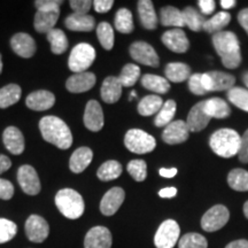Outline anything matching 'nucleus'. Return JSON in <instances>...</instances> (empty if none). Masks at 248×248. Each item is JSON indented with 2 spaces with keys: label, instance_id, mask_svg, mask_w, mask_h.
Masks as SVG:
<instances>
[{
  "label": "nucleus",
  "instance_id": "603ef678",
  "mask_svg": "<svg viewBox=\"0 0 248 248\" xmlns=\"http://www.w3.org/2000/svg\"><path fill=\"white\" fill-rule=\"evenodd\" d=\"M239 160L243 163H248V130L241 136L240 140V148H239Z\"/></svg>",
  "mask_w": 248,
  "mask_h": 248
},
{
  "label": "nucleus",
  "instance_id": "7c9ffc66",
  "mask_svg": "<svg viewBox=\"0 0 248 248\" xmlns=\"http://www.w3.org/2000/svg\"><path fill=\"white\" fill-rule=\"evenodd\" d=\"M141 85L152 92L157 93V94H164L170 89L168 79L157 75H152V74H146L141 77Z\"/></svg>",
  "mask_w": 248,
  "mask_h": 248
},
{
  "label": "nucleus",
  "instance_id": "a211bd4d",
  "mask_svg": "<svg viewBox=\"0 0 248 248\" xmlns=\"http://www.w3.org/2000/svg\"><path fill=\"white\" fill-rule=\"evenodd\" d=\"M97 77L93 73L84 71L71 75L66 82V88L71 93L88 92L95 85Z\"/></svg>",
  "mask_w": 248,
  "mask_h": 248
},
{
  "label": "nucleus",
  "instance_id": "4be33fe9",
  "mask_svg": "<svg viewBox=\"0 0 248 248\" xmlns=\"http://www.w3.org/2000/svg\"><path fill=\"white\" fill-rule=\"evenodd\" d=\"M59 16H60V9L54 11H37L33 21V28L37 32L47 33L54 29Z\"/></svg>",
  "mask_w": 248,
  "mask_h": 248
},
{
  "label": "nucleus",
  "instance_id": "37998d69",
  "mask_svg": "<svg viewBox=\"0 0 248 248\" xmlns=\"http://www.w3.org/2000/svg\"><path fill=\"white\" fill-rule=\"evenodd\" d=\"M208 241L202 234L191 232L183 235L178 240V248H207Z\"/></svg>",
  "mask_w": 248,
  "mask_h": 248
},
{
  "label": "nucleus",
  "instance_id": "f8f14e48",
  "mask_svg": "<svg viewBox=\"0 0 248 248\" xmlns=\"http://www.w3.org/2000/svg\"><path fill=\"white\" fill-rule=\"evenodd\" d=\"M113 237L106 226L90 229L84 238V248H111Z\"/></svg>",
  "mask_w": 248,
  "mask_h": 248
},
{
  "label": "nucleus",
  "instance_id": "9d476101",
  "mask_svg": "<svg viewBox=\"0 0 248 248\" xmlns=\"http://www.w3.org/2000/svg\"><path fill=\"white\" fill-rule=\"evenodd\" d=\"M17 182L22 191L28 195H37L42 190L38 173L36 169L29 164H23L18 168Z\"/></svg>",
  "mask_w": 248,
  "mask_h": 248
},
{
  "label": "nucleus",
  "instance_id": "c85d7f7f",
  "mask_svg": "<svg viewBox=\"0 0 248 248\" xmlns=\"http://www.w3.org/2000/svg\"><path fill=\"white\" fill-rule=\"evenodd\" d=\"M160 17L161 23L164 27H175L179 29V28L185 26L183 12L173 7V6H166V7L161 8Z\"/></svg>",
  "mask_w": 248,
  "mask_h": 248
},
{
  "label": "nucleus",
  "instance_id": "72a5a7b5",
  "mask_svg": "<svg viewBox=\"0 0 248 248\" xmlns=\"http://www.w3.org/2000/svg\"><path fill=\"white\" fill-rule=\"evenodd\" d=\"M22 90L17 84H8L0 89V108L5 109L13 105L21 99Z\"/></svg>",
  "mask_w": 248,
  "mask_h": 248
},
{
  "label": "nucleus",
  "instance_id": "0e129e2a",
  "mask_svg": "<svg viewBox=\"0 0 248 248\" xmlns=\"http://www.w3.org/2000/svg\"><path fill=\"white\" fill-rule=\"evenodd\" d=\"M244 214H245V217L248 219V201H246L244 204Z\"/></svg>",
  "mask_w": 248,
  "mask_h": 248
},
{
  "label": "nucleus",
  "instance_id": "20e7f679",
  "mask_svg": "<svg viewBox=\"0 0 248 248\" xmlns=\"http://www.w3.org/2000/svg\"><path fill=\"white\" fill-rule=\"evenodd\" d=\"M55 206L68 219H77L84 214V199L73 188H62L55 195Z\"/></svg>",
  "mask_w": 248,
  "mask_h": 248
},
{
  "label": "nucleus",
  "instance_id": "4468645a",
  "mask_svg": "<svg viewBox=\"0 0 248 248\" xmlns=\"http://www.w3.org/2000/svg\"><path fill=\"white\" fill-rule=\"evenodd\" d=\"M125 199V192L121 187H111L102 197L100 202V212L105 216H113Z\"/></svg>",
  "mask_w": 248,
  "mask_h": 248
},
{
  "label": "nucleus",
  "instance_id": "a18cd8bd",
  "mask_svg": "<svg viewBox=\"0 0 248 248\" xmlns=\"http://www.w3.org/2000/svg\"><path fill=\"white\" fill-rule=\"evenodd\" d=\"M128 172L136 182H144L147 177V164L144 160L130 161Z\"/></svg>",
  "mask_w": 248,
  "mask_h": 248
},
{
  "label": "nucleus",
  "instance_id": "c756f323",
  "mask_svg": "<svg viewBox=\"0 0 248 248\" xmlns=\"http://www.w3.org/2000/svg\"><path fill=\"white\" fill-rule=\"evenodd\" d=\"M46 36H47V40L49 45H51L52 53L60 55L63 54L64 52L67 51L68 46H69V42H68L66 33H64L61 29L54 28L53 30H51L49 32L46 33Z\"/></svg>",
  "mask_w": 248,
  "mask_h": 248
},
{
  "label": "nucleus",
  "instance_id": "ddd939ff",
  "mask_svg": "<svg viewBox=\"0 0 248 248\" xmlns=\"http://www.w3.org/2000/svg\"><path fill=\"white\" fill-rule=\"evenodd\" d=\"M83 121H84L85 128L90 131L98 132L104 128V111L97 100H90L86 104Z\"/></svg>",
  "mask_w": 248,
  "mask_h": 248
},
{
  "label": "nucleus",
  "instance_id": "423d86ee",
  "mask_svg": "<svg viewBox=\"0 0 248 248\" xmlns=\"http://www.w3.org/2000/svg\"><path fill=\"white\" fill-rule=\"evenodd\" d=\"M124 145L130 152L136 154L151 153L156 147L153 136L140 129H131L125 133Z\"/></svg>",
  "mask_w": 248,
  "mask_h": 248
},
{
  "label": "nucleus",
  "instance_id": "f3484780",
  "mask_svg": "<svg viewBox=\"0 0 248 248\" xmlns=\"http://www.w3.org/2000/svg\"><path fill=\"white\" fill-rule=\"evenodd\" d=\"M162 43L175 53H185L190 47V42L182 29L168 30L162 35Z\"/></svg>",
  "mask_w": 248,
  "mask_h": 248
},
{
  "label": "nucleus",
  "instance_id": "1a4fd4ad",
  "mask_svg": "<svg viewBox=\"0 0 248 248\" xmlns=\"http://www.w3.org/2000/svg\"><path fill=\"white\" fill-rule=\"evenodd\" d=\"M27 238L36 244H42L48 238L49 225L44 217L39 215H30L24 225Z\"/></svg>",
  "mask_w": 248,
  "mask_h": 248
},
{
  "label": "nucleus",
  "instance_id": "6e6d98bb",
  "mask_svg": "<svg viewBox=\"0 0 248 248\" xmlns=\"http://www.w3.org/2000/svg\"><path fill=\"white\" fill-rule=\"evenodd\" d=\"M238 21H239L240 26L244 28L248 35V8H245L239 12V14H238Z\"/></svg>",
  "mask_w": 248,
  "mask_h": 248
},
{
  "label": "nucleus",
  "instance_id": "4c0bfd02",
  "mask_svg": "<svg viewBox=\"0 0 248 248\" xmlns=\"http://www.w3.org/2000/svg\"><path fill=\"white\" fill-rule=\"evenodd\" d=\"M115 28L121 33H131L135 29L132 13L128 8H120L116 12Z\"/></svg>",
  "mask_w": 248,
  "mask_h": 248
},
{
  "label": "nucleus",
  "instance_id": "79ce46f5",
  "mask_svg": "<svg viewBox=\"0 0 248 248\" xmlns=\"http://www.w3.org/2000/svg\"><path fill=\"white\" fill-rule=\"evenodd\" d=\"M183 16H184L185 26H187L192 31H195V32L202 29L204 21H206L202 17V15L193 7H186L183 11Z\"/></svg>",
  "mask_w": 248,
  "mask_h": 248
},
{
  "label": "nucleus",
  "instance_id": "bb28decb",
  "mask_svg": "<svg viewBox=\"0 0 248 248\" xmlns=\"http://www.w3.org/2000/svg\"><path fill=\"white\" fill-rule=\"evenodd\" d=\"M203 109L210 119H226L230 115V106L219 98H212L203 101Z\"/></svg>",
  "mask_w": 248,
  "mask_h": 248
},
{
  "label": "nucleus",
  "instance_id": "bf43d9fd",
  "mask_svg": "<svg viewBox=\"0 0 248 248\" xmlns=\"http://www.w3.org/2000/svg\"><path fill=\"white\" fill-rule=\"evenodd\" d=\"M160 172V176H162V177H166V178H172L173 176L177 175V169L176 168H161L159 170Z\"/></svg>",
  "mask_w": 248,
  "mask_h": 248
},
{
  "label": "nucleus",
  "instance_id": "49530a36",
  "mask_svg": "<svg viewBox=\"0 0 248 248\" xmlns=\"http://www.w3.org/2000/svg\"><path fill=\"white\" fill-rule=\"evenodd\" d=\"M17 233V225L7 218H0V245L11 241Z\"/></svg>",
  "mask_w": 248,
  "mask_h": 248
},
{
  "label": "nucleus",
  "instance_id": "e2e57ef3",
  "mask_svg": "<svg viewBox=\"0 0 248 248\" xmlns=\"http://www.w3.org/2000/svg\"><path fill=\"white\" fill-rule=\"evenodd\" d=\"M235 4H237V2H235L234 0H221V6H222V8H224V9L233 8Z\"/></svg>",
  "mask_w": 248,
  "mask_h": 248
},
{
  "label": "nucleus",
  "instance_id": "9b49d317",
  "mask_svg": "<svg viewBox=\"0 0 248 248\" xmlns=\"http://www.w3.org/2000/svg\"><path fill=\"white\" fill-rule=\"evenodd\" d=\"M130 55L138 63L150 67H159L160 60L156 51L146 42H136L130 46Z\"/></svg>",
  "mask_w": 248,
  "mask_h": 248
},
{
  "label": "nucleus",
  "instance_id": "c9c22d12",
  "mask_svg": "<svg viewBox=\"0 0 248 248\" xmlns=\"http://www.w3.org/2000/svg\"><path fill=\"white\" fill-rule=\"evenodd\" d=\"M176 109H177V105L171 99L163 102V106L161 107L154 120L155 125L161 128V126H167L168 124L171 123L173 116L176 114Z\"/></svg>",
  "mask_w": 248,
  "mask_h": 248
},
{
  "label": "nucleus",
  "instance_id": "2f4dec72",
  "mask_svg": "<svg viewBox=\"0 0 248 248\" xmlns=\"http://www.w3.org/2000/svg\"><path fill=\"white\" fill-rule=\"evenodd\" d=\"M208 75L212 79V91H226L234 88L235 77L223 71H209Z\"/></svg>",
  "mask_w": 248,
  "mask_h": 248
},
{
  "label": "nucleus",
  "instance_id": "8fccbe9b",
  "mask_svg": "<svg viewBox=\"0 0 248 248\" xmlns=\"http://www.w3.org/2000/svg\"><path fill=\"white\" fill-rule=\"evenodd\" d=\"M63 4L62 0H36L35 6L37 11H54L60 9V6Z\"/></svg>",
  "mask_w": 248,
  "mask_h": 248
},
{
  "label": "nucleus",
  "instance_id": "ea45409f",
  "mask_svg": "<svg viewBox=\"0 0 248 248\" xmlns=\"http://www.w3.org/2000/svg\"><path fill=\"white\" fill-rule=\"evenodd\" d=\"M139 77H140V68L137 64L128 63L123 67V69L117 78H119L122 86L130 88V86H133L137 83Z\"/></svg>",
  "mask_w": 248,
  "mask_h": 248
},
{
  "label": "nucleus",
  "instance_id": "864d4df0",
  "mask_svg": "<svg viewBox=\"0 0 248 248\" xmlns=\"http://www.w3.org/2000/svg\"><path fill=\"white\" fill-rule=\"evenodd\" d=\"M113 0H95V1H93V7H94L95 12L101 14L109 12L111 7H113Z\"/></svg>",
  "mask_w": 248,
  "mask_h": 248
},
{
  "label": "nucleus",
  "instance_id": "f257e3e1",
  "mask_svg": "<svg viewBox=\"0 0 248 248\" xmlns=\"http://www.w3.org/2000/svg\"><path fill=\"white\" fill-rule=\"evenodd\" d=\"M42 137L60 150H68L73 145V133L64 121L57 116H45L39 121Z\"/></svg>",
  "mask_w": 248,
  "mask_h": 248
},
{
  "label": "nucleus",
  "instance_id": "412c9836",
  "mask_svg": "<svg viewBox=\"0 0 248 248\" xmlns=\"http://www.w3.org/2000/svg\"><path fill=\"white\" fill-rule=\"evenodd\" d=\"M210 117L207 115L203 109V101H201L191 108L186 124H187L190 132H199L208 125Z\"/></svg>",
  "mask_w": 248,
  "mask_h": 248
},
{
  "label": "nucleus",
  "instance_id": "58836bf2",
  "mask_svg": "<svg viewBox=\"0 0 248 248\" xmlns=\"http://www.w3.org/2000/svg\"><path fill=\"white\" fill-rule=\"evenodd\" d=\"M228 184L234 191H248V171L244 169H233L228 175Z\"/></svg>",
  "mask_w": 248,
  "mask_h": 248
},
{
  "label": "nucleus",
  "instance_id": "680f3d73",
  "mask_svg": "<svg viewBox=\"0 0 248 248\" xmlns=\"http://www.w3.org/2000/svg\"><path fill=\"white\" fill-rule=\"evenodd\" d=\"M202 85L206 92L212 91V79H210L208 73L202 74Z\"/></svg>",
  "mask_w": 248,
  "mask_h": 248
},
{
  "label": "nucleus",
  "instance_id": "5fc2aeb1",
  "mask_svg": "<svg viewBox=\"0 0 248 248\" xmlns=\"http://www.w3.org/2000/svg\"><path fill=\"white\" fill-rule=\"evenodd\" d=\"M198 5H199L200 11L204 15L212 14L216 7V4L214 0H200V1H198Z\"/></svg>",
  "mask_w": 248,
  "mask_h": 248
},
{
  "label": "nucleus",
  "instance_id": "de8ad7c7",
  "mask_svg": "<svg viewBox=\"0 0 248 248\" xmlns=\"http://www.w3.org/2000/svg\"><path fill=\"white\" fill-rule=\"evenodd\" d=\"M188 89L193 94L202 95L206 94V90L202 85V74H193L188 78Z\"/></svg>",
  "mask_w": 248,
  "mask_h": 248
},
{
  "label": "nucleus",
  "instance_id": "dca6fc26",
  "mask_svg": "<svg viewBox=\"0 0 248 248\" xmlns=\"http://www.w3.org/2000/svg\"><path fill=\"white\" fill-rule=\"evenodd\" d=\"M190 130L184 121H175L164 128L162 140L169 145H176L184 142L188 139Z\"/></svg>",
  "mask_w": 248,
  "mask_h": 248
},
{
  "label": "nucleus",
  "instance_id": "3c124183",
  "mask_svg": "<svg viewBox=\"0 0 248 248\" xmlns=\"http://www.w3.org/2000/svg\"><path fill=\"white\" fill-rule=\"evenodd\" d=\"M14 195V186L7 179L0 178V199L11 200Z\"/></svg>",
  "mask_w": 248,
  "mask_h": 248
},
{
  "label": "nucleus",
  "instance_id": "5701e85b",
  "mask_svg": "<svg viewBox=\"0 0 248 248\" xmlns=\"http://www.w3.org/2000/svg\"><path fill=\"white\" fill-rule=\"evenodd\" d=\"M122 88L123 86L117 77H106L101 85V99L107 104H115L116 101L120 100L121 95H122Z\"/></svg>",
  "mask_w": 248,
  "mask_h": 248
},
{
  "label": "nucleus",
  "instance_id": "473e14b6",
  "mask_svg": "<svg viewBox=\"0 0 248 248\" xmlns=\"http://www.w3.org/2000/svg\"><path fill=\"white\" fill-rule=\"evenodd\" d=\"M163 106L162 98L156 94L146 95L139 101L138 104V113L141 116H151L154 114L159 113L161 107Z\"/></svg>",
  "mask_w": 248,
  "mask_h": 248
},
{
  "label": "nucleus",
  "instance_id": "aec40b11",
  "mask_svg": "<svg viewBox=\"0 0 248 248\" xmlns=\"http://www.w3.org/2000/svg\"><path fill=\"white\" fill-rule=\"evenodd\" d=\"M2 142H4L6 150L14 155L22 154L24 147H26L23 133L16 126H8L5 129L2 133Z\"/></svg>",
  "mask_w": 248,
  "mask_h": 248
},
{
  "label": "nucleus",
  "instance_id": "393cba45",
  "mask_svg": "<svg viewBox=\"0 0 248 248\" xmlns=\"http://www.w3.org/2000/svg\"><path fill=\"white\" fill-rule=\"evenodd\" d=\"M64 26L71 31H79V32H89L95 27V20L91 15L70 14L64 20Z\"/></svg>",
  "mask_w": 248,
  "mask_h": 248
},
{
  "label": "nucleus",
  "instance_id": "6ab92c4d",
  "mask_svg": "<svg viewBox=\"0 0 248 248\" xmlns=\"http://www.w3.org/2000/svg\"><path fill=\"white\" fill-rule=\"evenodd\" d=\"M55 104V95L46 90H38L30 93L26 99V105L30 109L44 111L52 108Z\"/></svg>",
  "mask_w": 248,
  "mask_h": 248
},
{
  "label": "nucleus",
  "instance_id": "2eb2a0df",
  "mask_svg": "<svg viewBox=\"0 0 248 248\" xmlns=\"http://www.w3.org/2000/svg\"><path fill=\"white\" fill-rule=\"evenodd\" d=\"M11 47L18 57L29 59L36 53V42L29 33L18 32L11 38Z\"/></svg>",
  "mask_w": 248,
  "mask_h": 248
},
{
  "label": "nucleus",
  "instance_id": "7ed1b4c3",
  "mask_svg": "<svg viewBox=\"0 0 248 248\" xmlns=\"http://www.w3.org/2000/svg\"><path fill=\"white\" fill-rule=\"evenodd\" d=\"M241 136L232 129L217 130L209 139V146L218 156L232 157L239 153Z\"/></svg>",
  "mask_w": 248,
  "mask_h": 248
},
{
  "label": "nucleus",
  "instance_id": "338daca9",
  "mask_svg": "<svg viewBox=\"0 0 248 248\" xmlns=\"http://www.w3.org/2000/svg\"><path fill=\"white\" fill-rule=\"evenodd\" d=\"M2 73V60H1V54H0V74Z\"/></svg>",
  "mask_w": 248,
  "mask_h": 248
},
{
  "label": "nucleus",
  "instance_id": "cd10ccee",
  "mask_svg": "<svg viewBox=\"0 0 248 248\" xmlns=\"http://www.w3.org/2000/svg\"><path fill=\"white\" fill-rule=\"evenodd\" d=\"M164 74L168 82L182 83L191 77V68L182 62H171L167 64Z\"/></svg>",
  "mask_w": 248,
  "mask_h": 248
},
{
  "label": "nucleus",
  "instance_id": "09e8293b",
  "mask_svg": "<svg viewBox=\"0 0 248 248\" xmlns=\"http://www.w3.org/2000/svg\"><path fill=\"white\" fill-rule=\"evenodd\" d=\"M69 5L75 14L86 15L93 6V1H90V0H71L69 1Z\"/></svg>",
  "mask_w": 248,
  "mask_h": 248
},
{
  "label": "nucleus",
  "instance_id": "39448f33",
  "mask_svg": "<svg viewBox=\"0 0 248 248\" xmlns=\"http://www.w3.org/2000/svg\"><path fill=\"white\" fill-rule=\"evenodd\" d=\"M95 60V49L88 43H80L71 49L68 67L73 73H84Z\"/></svg>",
  "mask_w": 248,
  "mask_h": 248
},
{
  "label": "nucleus",
  "instance_id": "4d7b16f0",
  "mask_svg": "<svg viewBox=\"0 0 248 248\" xmlns=\"http://www.w3.org/2000/svg\"><path fill=\"white\" fill-rule=\"evenodd\" d=\"M12 167V161L8 156L6 155L0 154V173L5 172L6 170H8Z\"/></svg>",
  "mask_w": 248,
  "mask_h": 248
},
{
  "label": "nucleus",
  "instance_id": "69168bd1",
  "mask_svg": "<svg viewBox=\"0 0 248 248\" xmlns=\"http://www.w3.org/2000/svg\"><path fill=\"white\" fill-rule=\"evenodd\" d=\"M243 80H244L245 85H246L247 88H248V71H246V73H244V75H243Z\"/></svg>",
  "mask_w": 248,
  "mask_h": 248
},
{
  "label": "nucleus",
  "instance_id": "13d9d810",
  "mask_svg": "<svg viewBox=\"0 0 248 248\" xmlns=\"http://www.w3.org/2000/svg\"><path fill=\"white\" fill-rule=\"evenodd\" d=\"M176 194H177V188L176 187H166V188H162V190H160L159 192V195L161 198H167V199H169V198H173Z\"/></svg>",
  "mask_w": 248,
  "mask_h": 248
},
{
  "label": "nucleus",
  "instance_id": "a878e982",
  "mask_svg": "<svg viewBox=\"0 0 248 248\" xmlns=\"http://www.w3.org/2000/svg\"><path fill=\"white\" fill-rule=\"evenodd\" d=\"M137 9L141 26L147 30L156 29L157 16L155 13L153 2L151 0H139Z\"/></svg>",
  "mask_w": 248,
  "mask_h": 248
},
{
  "label": "nucleus",
  "instance_id": "a19ab883",
  "mask_svg": "<svg viewBox=\"0 0 248 248\" xmlns=\"http://www.w3.org/2000/svg\"><path fill=\"white\" fill-rule=\"evenodd\" d=\"M97 36L102 47L110 51L114 46V30L108 22H100L97 27Z\"/></svg>",
  "mask_w": 248,
  "mask_h": 248
},
{
  "label": "nucleus",
  "instance_id": "0eeeda50",
  "mask_svg": "<svg viewBox=\"0 0 248 248\" xmlns=\"http://www.w3.org/2000/svg\"><path fill=\"white\" fill-rule=\"evenodd\" d=\"M181 229L173 219H167L159 226L154 235V245L156 248H173L178 243Z\"/></svg>",
  "mask_w": 248,
  "mask_h": 248
},
{
  "label": "nucleus",
  "instance_id": "f03ea898",
  "mask_svg": "<svg viewBox=\"0 0 248 248\" xmlns=\"http://www.w3.org/2000/svg\"><path fill=\"white\" fill-rule=\"evenodd\" d=\"M213 45L224 67L229 69H235L240 66V44L235 33L231 31H219L214 33Z\"/></svg>",
  "mask_w": 248,
  "mask_h": 248
},
{
  "label": "nucleus",
  "instance_id": "e433bc0d",
  "mask_svg": "<svg viewBox=\"0 0 248 248\" xmlns=\"http://www.w3.org/2000/svg\"><path fill=\"white\" fill-rule=\"evenodd\" d=\"M230 21H231L230 14L226 13V12H219V13L214 15L212 18L204 21L202 29L209 33L219 32V31H222L223 28L226 27L229 23H230Z\"/></svg>",
  "mask_w": 248,
  "mask_h": 248
},
{
  "label": "nucleus",
  "instance_id": "f704fd0d",
  "mask_svg": "<svg viewBox=\"0 0 248 248\" xmlns=\"http://www.w3.org/2000/svg\"><path fill=\"white\" fill-rule=\"evenodd\" d=\"M121 173H122V166H121V163L115 160H109L99 167L97 176L102 182H109L119 178Z\"/></svg>",
  "mask_w": 248,
  "mask_h": 248
},
{
  "label": "nucleus",
  "instance_id": "c03bdc74",
  "mask_svg": "<svg viewBox=\"0 0 248 248\" xmlns=\"http://www.w3.org/2000/svg\"><path fill=\"white\" fill-rule=\"evenodd\" d=\"M230 102L248 113V90L243 88H232L228 91Z\"/></svg>",
  "mask_w": 248,
  "mask_h": 248
},
{
  "label": "nucleus",
  "instance_id": "052dcab7",
  "mask_svg": "<svg viewBox=\"0 0 248 248\" xmlns=\"http://www.w3.org/2000/svg\"><path fill=\"white\" fill-rule=\"evenodd\" d=\"M225 248H248V240H245V239L234 240L229 245H226Z\"/></svg>",
  "mask_w": 248,
  "mask_h": 248
},
{
  "label": "nucleus",
  "instance_id": "6e6552de",
  "mask_svg": "<svg viewBox=\"0 0 248 248\" xmlns=\"http://www.w3.org/2000/svg\"><path fill=\"white\" fill-rule=\"evenodd\" d=\"M230 218V213L223 204H216L207 210L201 218V228L207 232H215L224 228Z\"/></svg>",
  "mask_w": 248,
  "mask_h": 248
},
{
  "label": "nucleus",
  "instance_id": "b1692460",
  "mask_svg": "<svg viewBox=\"0 0 248 248\" xmlns=\"http://www.w3.org/2000/svg\"><path fill=\"white\" fill-rule=\"evenodd\" d=\"M93 152L89 147H79L71 154L69 168L74 173H80L92 162Z\"/></svg>",
  "mask_w": 248,
  "mask_h": 248
}]
</instances>
